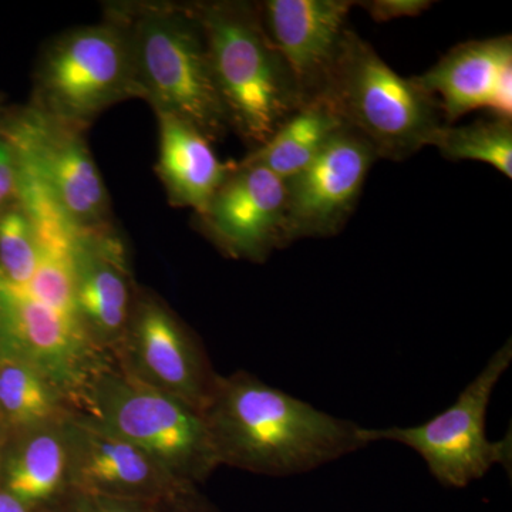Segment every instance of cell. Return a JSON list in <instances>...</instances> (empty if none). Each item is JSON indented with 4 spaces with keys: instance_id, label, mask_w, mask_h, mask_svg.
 <instances>
[{
    "instance_id": "obj_21",
    "label": "cell",
    "mask_w": 512,
    "mask_h": 512,
    "mask_svg": "<svg viewBox=\"0 0 512 512\" xmlns=\"http://www.w3.org/2000/svg\"><path fill=\"white\" fill-rule=\"evenodd\" d=\"M39 258L32 220L20 202H15L0 215V275L13 284L28 282Z\"/></svg>"
},
{
    "instance_id": "obj_2",
    "label": "cell",
    "mask_w": 512,
    "mask_h": 512,
    "mask_svg": "<svg viewBox=\"0 0 512 512\" xmlns=\"http://www.w3.org/2000/svg\"><path fill=\"white\" fill-rule=\"evenodd\" d=\"M123 20L137 97L148 100L154 111L187 121L211 143L227 136V110L194 6H137Z\"/></svg>"
},
{
    "instance_id": "obj_25",
    "label": "cell",
    "mask_w": 512,
    "mask_h": 512,
    "mask_svg": "<svg viewBox=\"0 0 512 512\" xmlns=\"http://www.w3.org/2000/svg\"><path fill=\"white\" fill-rule=\"evenodd\" d=\"M0 512H29V508L13 495L0 490Z\"/></svg>"
},
{
    "instance_id": "obj_14",
    "label": "cell",
    "mask_w": 512,
    "mask_h": 512,
    "mask_svg": "<svg viewBox=\"0 0 512 512\" xmlns=\"http://www.w3.org/2000/svg\"><path fill=\"white\" fill-rule=\"evenodd\" d=\"M414 80L439 103L444 126L476 110L512 120V37L460 43Z\"/></svg>"
},
{
    "instance_id": "obj_11",
    "label": "cell",
    "mask_w": 512,
    "mask_h": 512,
    "mask_svg": "<svg viewBox=\"0 0 512 512\" xmlns=\"http://www.w3.org/2000/svg\"><path fill=\"white\" fill-rule=\"evenodd\" d=\"M64 429L69 446V485L83 497L136 503L191 493L175 484L141 448L87 414L74 410Z\"/></svg>"
},
{
    "instance_id": "obj_19",
    "label": "cell",
    "mask_w": 512,
    "mask_h": 512,
    "mask_svg": "<svg viewBox=\"0 0 512 512\" xmlns=\"http://www.w3.org/2000/svg\"><path fill=\"white\" fill-rule=\"evenodd\" d=\"M72 404L49 377L25 360L0 353V420L15 433L62 423Z\"/></svg>"
},
{
    "instance_id": "obj_10",
    "label": "cell",
    "mask_w": 512,
    "mask_h": 512,
    "mask_svg": "<svg viewBox=\"0 0 512 512\" xmlns=\"http://www.w3.org/2000/svg\"><path fill=\"white\" fill-rule=\"evenodd\" d=\"M82 131L36 109L12 143L67 220L82 229L104 228L109 197Z\"/></svg>"
},
{
    "instance_id": "obj_17",
    "label": "cell",
    "mask_w": 512,
    "mask_h": 512,
    "mask_svg": "<svg viewBox=\"0 0 512 512\" xmlns=\"http://www.w3.org/2000/svg\"><path fill=\"white\" fill-rule=\"evenodd\" d=\"M66 420L16 433L18 441L5 458L2 490L28 508L47 503L69 485Z\"/></svg>"
},
{
    "instance_id": "obj_13",
    "label": "cell",
    "mask_w": 512,
    "mask_h": 512,
    "mask_svg": "<svg viewBox=\"0 0 512 512\" xmlns=\"http://www.w3.org/2000/svg\"><path fill=\"white\" fill-rule=\"evenodd\" d=\"M355 5L350 0H266L258 5L266 33L288 64L303 104L325 93Z\"/></svg>"
},
{
    "instance_id": "obj_5",
    "label": "cell",
    "mask_w": 512,
    "mask_h": 512,
    "mask_svg": "<svg viewBox=\"0 0 512 512\" xmlns=\"http://www.w3.org/2000/svg\"><path fill=\"white\" fill-rule=\"evenodd\" d=\"M79 412L141 448L184 490L220 466L204 413L119 362L93 377Z\"/></svg>"
},
{
    "instance_id": "obj_26",
    "label": "cell",
    "mask_w": 512,
    "mask_h": 512,
    "mask_svg": "<svg viewBox=\"0 0 512 512\" xmlns=\"http://www.w3.org/2000/svg\"><path fill=\"white\" fill-rule=\"evenodd\" d=\"M185 512H205V511L198 510V508H192V510H187Z\"/></svg>"
},
{
    "instance_id": "obj_8",
    "label": "cell",
    "mask_w": 512,
    "mask_h": 512,
    "mask_svg": "<svg viewBox=\"0 0 512 512\" xmlns=\"http://www.w3.org/2000/svg\"><path fill=\"white\" fill-rule=\"evenodd\" d=\"M121 366L138 379L204 413L218 375L204 350L163 302L137 295L119 352Z\"/></svg>"
},
{
    "instance_id": "obj_15",
    "label": "cell",
    "mask_w": 512,
    "mask_h": 512,
    "mask_svg": "<svg viewBox=\"0 0 512 512\" xmlns=\"http://www.w3.org/2000/svg\"><path fill=\"white\" fill-rule=\"evenodd\" d=\"M74 293L90 339L106 353L119 352L137 295L123 248L106 227L80 231L74 249Z\"/></svg>"
},
{
    "instance_id": "obj_7",
    "label": "cell",
    "mask_w": 512,
    "mask_h": 512,
    "mask_svg": "<svg viewBox=\"0 0 512 512\" xmlns=\"http://www.w3.org/2000/svg\"><path fill=\"white\" fill-rule=\"evenodd\" d=\"M512 362V340L488 360L484 369L467 384L456 403L427 423L414 427L363 430L369 444L394 441L416 451L431 476L444 487L464 488L483 478L494 466L511 473V434L491 441L485 431L488 404L495 387Z\"/></svg>"
},
{
    "instance_id": "obj_9",
    "label": "cell",
    "mask_w": 512,
    "mask_h": 512,
    "mask_svg": "<svg viewBox=\"0 0 512 512\" xmlns=\"http://www.w3.org/2000/svg\"><path fill=\"white\" fill-rule=\"evenodd\" d=\"M377 160L365 138L342 128L301 173L285 181V245L339 234Z\"/></svg>"
},
{
    "instance_id": "obj_16",
    "label": "cell",
    "mask_w": 512,
    "mask_h": 512,
    "mask_svg": "<svg viewBox=\"0 0 512 512\" xmlns=\"http://www.w3.org/2000/svg\"><path fill=\"white\" fill-rule=\"evenodd\" d=\"M156 114L160 126L161 180L173 204L192 208L201 215L234 165L218 160L211 141L187 121L165 111Z\"/></svg>"
},
{
    "instance_id": "obj_18",
    "label": "cell",
    "mask_w": 512,
    "mask_h": 512,
    "mask_svg": "<svg viewBox=\"0 0 512 512\" xmlns=\"http://www.w3.org/2000/svg\"><path fill=\"white\" fill-rule=\"evenodd\" d=\"M345 127L328 101H309L284 121L262 146L254 148L244 163L261 165L281 180H289L308 167Z\"/></svg>"
},
{
    "instance_id": "obj_22",
    "label": "cell",
    "mask_w": 512,
    "mask_h": 512,
    "mask_svg": "<svg viewBox=\"0 0 512 512\" xmlns=\"http://www.w3.org/2000/svg\"><path fill=\"white\" fill-rule=\"evenodd\" d=\"M20 163L12 140L0 137V215L19 200Z\"/></svg>"
},
{
    "instance_id": "obj_23",
    "label": "cell",
    "mask_w": 512,
    "mask_h": 512,
    "mask_svg": "<svg viewBox=\"0 0 512 512\" xmlns=\"http://www.w3.org/2000/svg\"><path fill=\"white\" fill-rule=\"evenodd\" d=\"M367 10L370 18L376 22H389L400 18H416L426 12L433 5L427 0H372V2H360Z\"/></svg>"
},
{
    "instance_id": "obj_4",
    "label": "cell",
    "mask_w": 512,
    "mask_h": 512,
    "mask_svg": "<svg viewBox=\"0 0 512 512\" xmlns=\"http://www.w3.org/2000/svg\"><path fill=\"white\" fill-rule=\"evenodd\" d=\"M328 101L377 158L403 161L431 146L444 126L439 103L414 80L394 72L373 46L348 29L328 86Z\"/></svg>"
},
{
    "instance_id": "obj_6",
    "label": "cell",
    "mask_w": 512,
    "mask_h": 512,
    "mask_svg": "<svg viewBox=\"0 0 512 512\" xmlns=\"http://www.w3.org/2000/svg\"><path fill=\"white\" fill-rule=\"evenodd\" d=\"M37 94V109L80 130L113 104L137 97L123 18L53 40L37 72Z\"/></svg>"
},
{
    "instance_id": "obj_1",
    "label": "cell",
    "mask_w": 512,
    "mask_h": 512,
    "mask_svg": "<svg viewBox=\"0 0 512 512\" xmlns=\"http://www.w3.org/2000/svg\"><path fill=\"white\" fill-rule=\"evenodd\" d=\"M204 417L220 466L264 476L309 473L369 446L365 427L244 372L218 376Z\"/></svg>"
},
{
    "instance_id": "obj_20",
    "label": "cell",
    "mask_w": 512,
    "mask_h": 512,
    "mask_svg": "<svg viewBox=\"0 0 512 512\" xmlns=\"http://www.w3.org/2000/svg\"><path fill=\"white\" fill-rule=\"evenodd\" d=\"M431 146L451 161H480L512 178V120L491 117L443 126Z\"/></svg>"
},
{
    "instance_id": "obj_3",
    "label": "cell",
    "mask_w": 512,
    "mask_h": 512,
    "mask_svg": "<svg viewBox=\"0 0 512 512\" xmlns=\"http://www.w3.org/2000/svg\"><path fill=\"white\" fill-rule=\"evenodd\" d=\"M192 6L207 36L229 126L254 150L303 106L295 79L269 39L258 5Z\"/></svg>"
},
{
    "instance_id": "obj_24",
    "label": "cell",
    "mask_w": 512,
    "mask_h": 512,
    "mask_svg": "<svg viewBox=\"0 0 512 512\" xmlns=\"http://www.w3.org/2000/svg\"><path fill=\"white\" fill-rule=\"evenodd\" d=\"M83 497V495H82ZM87 503L80 512H140L130 501L110 500V498L84 497Z\"/></svg>"
},
{
    "instance_id": "obj_12",
    "label": "cell",
    "mask_w": 512,
    "mask_h": 512,
    "mask_svg": "<svg viewBox=\"0 0 512 512\" xmlns=\"http://www.w3.org/2000/svg\"><path fill=\"white\" fill-rule=\"evenodd\" d=\"M285 181L258 164L241 161L200 215L202 227L232 258L262 262L284 238Z\"/></svg>"
}]
</instances>
